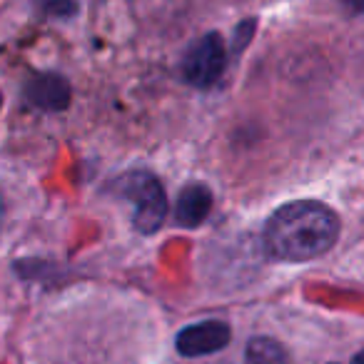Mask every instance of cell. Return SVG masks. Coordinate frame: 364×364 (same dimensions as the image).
Returning <instances> with one entry per match:
<instances>
[{
  "label": "cell",
  "mask_w": 364,
  "mask_h": 364,
  "mask_svg": "<svg viewBox=\"0 0 364 364\" xmlns=\"http://www.w3.org/2000/svg\"><path fill=\"white\" fill-rule=\"evenodd\" d=\"M352 364H364V352H359L357 357L352 359Z\"/></svg>",
  "instance_id": "obj_10"
},
{
  "label": "cell",
  "mask_w": 364,
  "mask_h": 364,
  "mask_svg": "<svg viewBox=\"0 0 364 364\" xmlns=\"http://www.w3.org/2000/svg\"><path fill=\"white\" fill-rule=\"evenodd\" d=\"M120 198L135 205V228L140 232H155L167 218V198L162 185L150 172H127L112 185Z\"/></svg>",
  "instance_id": "obj_2"
},
{
  "label": "cell",
  "mask_w": 364,
  "mask_h": 364,
  "mask_svg": "<svg viewBox=\"0 0 364 364\" xmlns=\"http://www.w3.org/2000/svg\"><path fill=\"white\" fill-rule=\"evenodd\" d=\"M230 337H232V332L228 324L210 319V322H200L182 329L177 334V352L182 357H205V354H215L228 347Z\"/></svg>",
  "instance_id": "obj_4"
},
{
  "label": "cell",
  "mask_w": 364,
  "mask_h": 364,
  "mask_svg": "<svg viewBox=\"0 0 364 364\" xmlns=\"http://www.w3.org/2000/svg\"><path fill=\"white\" fill-rule=\"evenodd\" d=\"M0 102H3V97H0Z\"/></svg>",
  "instance_id": "obj_12"
},
{
  "label": "cell",
  "mask_w": 364,
  "mask_h": 364,
  "mask_svg": "<svg viewBox=\"0 0 364 364\" xmlns=\"http://www.w3.org/2000/svg\"><path fill=\"white\" fill-rule=\"evenodd\" d=\"M26 97L31 105L41 107V110L58 112L70 105V85H68L65 77L43 73V75H36L28 80Z\"/></svg>",
  "instance_id": "obj_5"
},
{
  "label": "cell",
  "mask_w": 364,
  "mask_h": 364,
  "mask_svg": "<svg viewBox=\"0 0 364 364\" xmlns=\"http://www.w3.org/2000/svg\"><path fill=\"white\" fill-rule=\"evenodd\" d=\"M38 3H41V11L53 18H68L77 11L75 0H38Z\"/></svg>",
  "instance_id": "obj_8"
},
{
  "label": "cell",
  "mask_w": 364,
  "mask_h": 364,
  "mask_svg": "<svg viewBox=\"0 0 364 364\" xmlns=\"http://www.w3.org/2000/svg\"><path fill=\"white\" fill-rule=\"evenodd\" d=\"M3 213H6V205H3V195H0V223H3Z\"/></svg>",
  "instance_id": "obj_11"
},
{
  "label": "cell",
  "mask_w": 364,
  "mask_h": 364,
  "mask_svg": "<svg viewBox=\"0 0 364 364\" xmlns=\"http://www.w3.org/2000/svg\"><path fill=\"white\" fill-rule=\"evenodd\" d=\"M228 65V50L218 33L203 36L182 60V77L195 87H213Z\"/></svg>",
  "instance_id": "obj_3"
},
{
  "label": "cell",
  "mask_w": 364,
  "mask_h": 364,
  "mask_svg": "<svg viewBox=\"0 0 364 364\" xmlns=\"http://www.w3.org/2000/svg\"><path fill=\"white\" fill-rule=\"evenodd\" d=\"M210 210H213V193L205 185H200V182H193L177 198L175 215L177 223L185 225V228H198L210 215Z\"/></svg>",
  "instance_id": "obj_6"
},
{
  "label": "cell",
  "mask_w": 364,
  "mask_h": 364,
  "mask_svg": "<svg viewBox=\"0 0 364 364\" xmlns=\"http://www.w3.org/2000/svg\"><path fill=\"white\" fill-rule=\"evenodd\" d=\"M339 237V218L322 203L297 200L279 208L264 228V250L282 262H307Z\"/></svg>",
  "instance_id": "obj_1"
},
{
  "label": "cell",
  "mask_w": 364,
  "mask_h": 364,
  "mask_svg": "<svg viewBox=\"0 0 364 364\" xmlns=\"http://www.w3.org/2000/svg\"><path fill=\"white\" fill-rule=\"evenodd\" d=\"M245 362L247 364H284L287 354L274 339L269 337H255L245 349Z\"/></svg>",
  "instance_id": "obj_7"
},
{
  "label": "cell",
  "mask_w": 364,
  "mask_h": 364,
  "mask_svg": "<svg viewBox=\"0 0 364 364\" xmlns=\"http://www.w3.org/2000/svg\"><path fill=\"white\" fill-rule=\"evenodd\" d=\"M352 13H364V0H344Z\"/></svg>",
  "instance_id": "obj_9"
}]
</instances>
